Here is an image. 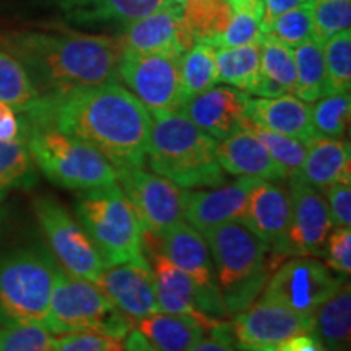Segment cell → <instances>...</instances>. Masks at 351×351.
<instances>
[{
  "label": "cell",
  "instance_id": "8992f818",
  "mask_svg": "<svg viewBox=\"0 0 351 351\" xmlns=\"http://www.w3.org/2000/svg\"><path fill=\"white\" fill-rule=\"evenodd\" d=\"M21 127L34 165L57 186L83 192L117 182L114 165L90 143L51 127Z\"/></svg>",
  "mask_w": 351,
  "mask_h": 351
},
{
  "label": "cell",
  "instance_id": "30bf717a",
  "mask_svg": "<svg viewBox=\"0 0 351 351\" xmlns=\"http://www.w3.org/2000/svg\"><path fill=\"white\" fill-rule=\"evenodd\" d=\"M181 54H138L122 51L117 77L153 112L181 111L186 103Z\"/></svg>",
  "mask_w": 351,
  "mask_h": 351
},
{
  "label": "cell",
  "instance_id": "e0dca14e",
  "mask_svg": "<svg viewBox=\"0 0 351 351\" xmlns=\"http://www.w3.org/2000/svg\"><path fill=\"white\" fill-rule=\"evenodd\" d=\"M122 49L138 54H181L195 44L184 13L161 5L150 15L127 25L119 36Z\"/></svg>",
  "mask_w": 351,
  "mask_h": 351
},
{
  "label": "cell",
  "instance_id": "ba28073f",
  "mask_svg": "<svg viewBox=\"0 0 351 351\" xmlns=\"http://www.w3.org/2000/svg\"><path fill=\"white\" fill-rule=\"evenodd\" d=\"M57 265L39 247L19 249L0 261V326L43 324L49 311Z\"/></svg>",
  "mask_w": 351,
  "mask_h": 351
},
{
  "label": "cell",
  "instance_id": "681fc988",
  "mask_svg": "<svg viewBox=\"0 0 351 351\" xmlns=\"http://www.w3.org/2000/svg\"><path fill=\"white\" fill-rule=\"evenodd\" d=\"M192 2H208V0H192Z\"/></svg>",
  "mask_w": 351,
  "mask_h": 351
},
{
  "label": "cell",
  "instance_id": "5b68a950",
  "mask_svg": "<svg viewBox=\"0 0 351 351\" xmlns=\"http://www.w3.org/2000/svg\"><path fill=\"white\" fill-rule=\"evenodd\" d=\"M75 215L106 265L147 262L143 226L117 182L83 191L77 199Z\"/></svg>",
  "mask_w": 351,
  "mask_h": 351
},
{
  "label": "cell",
  "instance_id": "4dcf8cb0",
  "mask_svg": "<svg viewBox=\"0 0 351 351\" xmlns=\"http://www.w3.org/2000/svg\"><path fill=\"white\" fill-rule=\"evenodd\" d=\"M0 101L26 114L36 106L39 93L19 59L0 51Z\"/></svg>",
  "mask_w": 351,
  "mask_h": 351
},
{
  "label": "cell",
  "instance_id": "7dc6e473",
  "mask_svg": "<svg viewBox=\"0 0 351 351\" xmlns=\"http://www.w3.org/2000/svg\"><path fill=\"white\" fill-rule=\"evenodd\" d=\"M189 351H236L234 346H231L226 341L217 339V337L210 335L208 339L202 337L197 343L192 346Z\"/></svg>",
  "mask_w": 351,
  "mask_h": 351
},
{
  "label": "cell",
  "instance_id": "b9f144b4",
  "mask_svg": "<svg viewBox=\"0 0 351 351\" xmlns=\"http://www.w3.org/2000/svg\"><path fill=\"white\" fill-rule=\"evenodd\" d=\"M324 257L327 258V265L337 274H351V230L350 228H337L328 234Z\"/></svg>",
  "mask_w": 351,
  "mask_h": 351
},
{
  "label": "cell",
  "instance_id": "c3c4849f",
  "mask_svg": "<svg viewBox=\"0 0 351 351\" xmlns=\"http://www.w3.org/2000/svg\"><path fill=\"white\" fill-rule=\"evenodd\" d=\"M187 0H163V7L173 8V10H178L184 13V8H186Z\"/></svg>",
  "mask_w": 351,
  "mask_h": 351
},
{
  "label": "cell",
  "instance_id": "6da1fadb",
  "mask_svg": "<svg viewBox=\"0 0 351 351\" xmlns=\"http://www.w3.org/2000/svg\"><path fill=\"white\" fill-rule=\"evenodd\" d=\"M21 124L51 127L80 138L103 153L114 168L147 165L152 114L117 82L39 96Z\"/></svg>",
  "mask_w": 351,
  "mask_h": 351
},
{
  "label": "cell",
  "instance_id": "d4e9b609",
  "mask_svg": "<svg viewBox=\"0 0 351 351\" xmlns=\"http://www.w3.org/2000/svg\"><path fill=\"white\" fill-rule=\"evenodd\" d=\"M163 5V0H67L65 10L77 23L130 25Z\"/></svg>",
  "mask_w": 351,
  "mask_h": 351
},
{
  "label": "cell",
  "instance_id": "277c9868",
  "mask_svg": "<svg viewBox=\"0 0 351 351\" xmlns=\"http://www.w3.org/2000/svg\"><path fill=\"white\" fill-rule=\"evenodd\" d=\"M215 276L228 315L247 309L283 258L269 251L241 221H230L204 232Z\"/></svg>",
  "mask_w": 351,
  "mask_h": 351
},
{
  "label": "cell",
  "instance_id": "74e56055",
  "mask_svg": "<svg viewBox=\"0 0 351 351\" xmlns=\"http://www.w3.org/2000/svg\"><path fill=\"white\" fill-rule=\"evenodd\" d=\"M244 129H249L258 140H261V143L267 148V152L270 153L271 158H274L282 168L287 169L288 174L301 171L302 163H304L306 160V143H302L296 138L287 137V135L261 129V127L251 124L249 121H245Z\"/></svg>",
  "mask_w": 351,
  "mask_h": 351
},
{
  "label": "cell",
  "instance_id": "ab89813d",
  "mask_svg": "<svg viewBox=\"0 0 351 351\" xmlns=\"http://www.w3.org/2000/svg\"><path fill=\"white\" fill-rule=\"evenodd\" d=\"M54 337L43 324H20L2 328L0 351H52Z\"/></svg>",
  "mask_w": 351,
  "mask_h": 351
},
{
  "label": "cell",
  "instance_id": "d6986e66",
  "mask_svg": "<svg viewBox=\"0 0 351 351\" xmlns=\"http://www.w3.org/2000/svg\"><path fill=\"white\" fill-rule=\"evenodd\" d=\"M249 96L238 88L218 86L189 98L181 112L210 137L221 142L241 129L247 121Z\"/></svg>",
  "mask_w": 351,
  "mask_h": 351
},
{
  "label": "cell",
  "instance_id": "816d5d0a",
  "mask_svg": "<svg viewBox=\"0 0 351 351\" xmlns=\"http://www.w3.org/2000/svg\"><path fill=\"white\" fill-rule=\"evenodd\" d=\"M311 2H313V0H311Z\"/></svg>",
  "mask_w": 351,
  "mask_h": 351
},
{
  "label": "cell",
  "instance_id": "f1b7e54d",
  "mask_svg": "<svg viewBox=\"0 0 351 351\" xmlns=\"http://www.w3.org/2000/svg\"><path fill=\"white\" fill-rule=\"evenodd\" d=\"M218 67V82L238 88L249 95L261 75V43L238 47L215 49Z\"/></svg>",
  "mask_w": 351,
  "mask_h": 351
},
{
  "label": "cell",
  "instance_id": "ac0fdd59",
  "mask_svg": "<svg viewBox=\"0 0 351 351\" xmlns=\"http://www.w3.org/2000/svg\"><path fill=\"white\" fill-rule=\"evenodd\" d=\"M96 285L127 317L137 320L160 313L155 280L150 263H116L106 265Z\"/></svg>",
  "mask_w": 351,
  "mask_h": 351
},
{
  "label": "cell",
  "instance_id": "484cf974",
  "mask_svg": "<svg viewBox=\"0 0 351 351\" xmlns=\"http://www.w3.org/2000/svg\"><path fill=\"white\" fill-rule=\"evenodd\" d=\"M313 333L327 351H350L351 288L343 280L339 288L314 313Z\"/></svg>",
  "mask_w": 351,
  "mask_h": 351
},
{
  "label": "cell",
  "instance_id": "9c48e42d",
  "mask_svg": "<svg viewBox=\"0 0 351 351\" xmlns=\"http://www.w3.org/2000/svg\"><path fill=\"white\" fill-rule=\"evenodd\" d=\"M313 328L314 317L261 296L247 309L234 314L230 324L219 322L212 335L243 351H275L282 341Z\"/></svg>",
  "mask_w": 351,
  "mask_h": 351
},
{
  "label": "cell",
  "instance_id": "60d3db41",
  "mask_svg": "<svg viewBox=\"0 0 351 351\" xmlns=\"http://www.w3.org/2000/svg\"><path fill=\"white\" fill-rule=\"evenodd\" d=\"M52 351H124V340L95 332L64 333L59 339H54Z\"/></svg>",
  "mask_w": 351,
  "mask_h": 351
},
{
  "label": "cell",
  "instance_id": "44dd1931",
  "mask_svg": "<svg viewBox=\"0 0 351 351\" xmlns=\"http://www.w3.org/2000/svg\"><path fill=\"white\" fill-rule=\"evenodd\" d=\"M257 181L261 179L243 176L230 186L212 191H184V219L202 234L225 223L241 221Z\"/></svg>",
  "mask_w": 351,
  "mask_h": 351
},
{
  "label": "cell",
  "instance_id": "f907efd6",
  "mask_svg": "<svg viewBox=\"0 0 351 351\" xmlns=\"http://www.w3.org/2000/svg\"><path fill=\"white\" fill-rule=\"evenodd\" d=\"M0 339H2V328H0Z\"/></svg>",
  "mask_w": 351,
  "mask_h": 351
},
{
  "label": "cell",
  "instance_id": "7c38bea8",
  "mask_svg": "<svg viewBox=\"0 0 351 351\" xmlns=\"http://www.w3.org/2000/svg\"><path fill=\"white\" fill-rule=\"evenodd\" d=\"M343 280V275H333L330 267L317 257L296 256L276 267L261 296L314 317L317 307Z\"/></svg>",
  "mask_w": 351,
  "mask_h": 351
},
{
  "label": "cell",
  "instance_id": "bcb514c9",
  "mask_svg": "<svg viewBox=\"0 0 351 351\" xmlns=\"http://www.w3.org/2000/svg\"><path fill=\"white\" fill-rule=\"evenodd\" d=\"M124 351H158L150 341L140 333L137 328H132L124 339Z\"/></svg>",
  "mask_w": 351,
  "mask_h": 351
},
{
  "label": "cell",
  "instance_id": "f546056e",
  "mask_svg": "<svg viewBox=\"0 0 351 351\" xmlns=\"http://www.w3.org/2000/svg\"><path fill=\"white\" fill-rule=\"evenodd\" d=\"M231 7L230 23L219 36L207 43L215 49L238 47L261 43L262 39V0H226Z\"/></svg>",
  "mask_w": 351,
  "mask_h": 351
},
{
  "label": "cell",
  "instance_id": "8fae6325",
  "mask_svg": "<svg viewBox=\"0 0 351 351\" xmlns=\"http://www.w3.org/2000/svg\"><path fill=\"white\" fill-rule=\"evenodd\" d=\"M34 213L62 269L77 278L98 282L99 275L106 269V262L67 208L52 197H39L34 202Z\"/></svg>",
  "mask_w": 351,
  "mask_h": 351
},
{
  "label": "cell",
  "instance_id": "d590c367",
  "mask_svg": "<svg viewBox=\"0 0 351 351\" xmlns=\"http://www.w3.org/2000/svg\"><path fill=\"white\" fill-rule=\"evenodd\" d=\"M261 73L283 86L289 95L295 91L296 64L295 51L287 44L262 36L261 39Z\"/></svg>",
  "mask_w": 351,
  "mask_h": 351
},
{
  "label": "cell",
  "instance_id": "cb8c5ba5",
  "mask_svg": "<svg viewBox=\"0 0 351 351\" xmlns=\"http://www.w3.org/2000/svg\"><path fill=\"white\" fill-rule=\"evenodd\" d=\"M306 147V160L300 173L314 189L324 192L333 184L351 182L348 143L317 135Z\"/></svg>",
  "mask_w": 351,
  "mask_h": 351
},
{
  "label": "cell",
  "instance_id": "ee69618b",
  "mask_svg": "<svg viewBox=\"0 0 351 351\" xmlns=\"http://www.w3.org/2000/svg\"><path fill=\"white\" fill-rule=\"evenodd\" d=\"M263 2V15H262V32L269 26L271 21H275L283 13H287L293 8L309 3L311 0H262Z\"/></svg>",
  "mask_w": 351,
  "mask_h": 351
},
{
  "label": "cell",
  "instance_id": "f35d334b",
  "mask_svg": "<svg viewBox=\"0 0 351 351\" xmlns=\"http://www.w3.org/2000/svg\"><path fill=\"white\" fill-rule=\"evenodd\" d=\"M314 41L324 44L333 34L350 29L351 0H313Z\"/></svg>",
  "mask_w": 351,
  "mask_h": 351
},
{
  "label": "cell",
  "instance_id": "9a60e30c",
  "mask_svg": "<svg viewBox=\"0 0 351 351\" xmlns=\"http://www.w3.org/2000/svg\"><path fill=\"white\" fill-rule=\"evenodd\" d=\"M289 179V223L287 256L324 257L333 223L324 195L302 178L300 171Z\"/></svg>",
  "mask_w": 351,
  "mask_h": 351
},
{
  "label": "cell",
  "instance_id": "603a6c76",
  "mask_svg": "<svg viewBox=\"0 0 351 351\" xmlns=\"http://www.w3.org/2000/svg\"><path fill=\"white\" fill-rule=\"evenodd\" d=\"M247 121L275 134L287 135L302 143L317 137L313 127V106L291 95L278 98H249Z\"/></svg>",
  "mask_w": 351,
  "mask_h": 351
},
{
  "label": "cell",
  "instance_id": "ffe728a7",
  "mask_svg": "<svg viewBox=\"0 0 351 351\" xmlns=\"http://www.w3.org/2000/svg\"><path fill=\"white\" fill-rule=\"evenodd\" d=\"M241 223L251 230L269 251L287 257V232L289 223L288 189L271 181H257L249 194Z\"/></svg>",
  "mask_w": 351,
  "mask_h": 351
},
{
  "label": "cell",
  "instance_id": "52a82bcc",
  "mask_svg": "<svg viewBox=\"0 0 351 351\" xmlns=\"http://www.w3.org/2000/svg\"><path fill=\"white\" fill-rule=\"evenodd\" d=\"M43 326L52 335L95 332L124 340L135 324L114 306L98 285L72 276L59 267Z\"/></svg>",
  "mask_w": 351,
  "mask_h": 351
},
{
  "label": "cell",
  "instance_id": "1f68e13d",
  "mask_svg": "<svg viewBox=\"0 0 351 351\" xmlns=\"http://www.w3.org/2000/svg\"><path fill=\"white\" fill-rule=\"evenodd\" d=\"M182 91L186 101L204 93L218 83L215 47L207 43H195L181 59Z\"/></svg>",
  "mask_w": 351,
  "mask_h": 351
},
{
  "label": "cell",
  "instance_id": "2e32d148",
  "mask_svg": "<svg viewBox=\"0 0 351 351\" xmlns=\"http://www.w3.org/2000/svg\"><path fill=\"white\" fill-rule=\"evenodd\" d=\"M143 254L147 252V261L155 280L156 301L160 313L187 315L195 319L205 330L210 332L219 324V319H213L202 313L200 293L191 276L176 267L158 247V236L143 230L142 236Z\"/></svg>",
  "mask_w": 351,
  "mask_h": 351
},
{
  "label": "cell",
  "instance_id": "8d00e7d4",
  "mask_svg": "<svg viewBox=\"0 0 351 351\" xmlns=\"http://www.w3.org/2000/svg\"><path fill=\"white\" fill-rule=\"evenodd\" d=\"M262 36L271 38L289 47H296L314 39L311 2L283 13L263 29Z\"/></svg>",
  "mask_w": 351,
  "mask_h": 351
},
{
  "label": "cell",
  "instance_id": "e575fe53",
  "mask_svg": "<svg viewBox=\"0 0 351 351\" xmlns=\"http://www.w3.org/2000/svg\"><path fill=\"white\" fill-rule=\"evenodd\" d=\"M351 112L350 93L327 95L313 106V127L319 137L341 140L348 129Z\"/></svg>",
  "mask_w": 351,
  "mask_h": 351
},
{
  "label": "cell",
  "instance_id": "4316f807",
  "mask_svg": "<svg viewBox=\"0 0 351 351\" xmlns=\"http://www.w3.org/2000/svg\"><path fill=\"white\" fill-rule=\"evenodd\" d=\"M135 328L158 351H189L207 333L195 319L166 313L137 320Z\"/></svg>",
  "mask_w": 351,
  "mask_h": 351
},
{
  "label": "cell",
  "instance_id": "7402d4cb",
  "mask_svg": "<svg viewBox=\"0 0 351 351\" xmlns=\"http://www.w3.org/2000/svg\"><path fill=\"white\" fill-rule=\"evenodd\" d=\"M217 160L221 169L239 178L280 182L288 179L282 168L249 129H241L217 145Z\"/></svg>",
  "mask_w": 351,
  "mask_h": 351
},
{
  "label": "cell",
  "instance_id": "836d02e7",
  "mask_svg": "<svg viewBox=\"0 0 351 351\" xmlns=\"http://www.w3.org/2000/svg\"><path fill=\"white\" fill-rule=\"evenodd\" d=\"M330 95L350 93L351 88V32L333 34L322 44Z\"/></svg>",
  "mask_w": 351,
  "mask_h": 351
},
{
  "label": "cell",
  "instance_id": "83f0119b",
  "mask_svg": "<svg viewBox=\"0 0 351 351\" xmlns=\"http://www.w3.org/2000/svg\"><path fill=\"white\" fill-rule=\"evenodd\" d=\"M295 64L296 83L293 93L296 95V98L304 103H315L324 96L330 95L322 44L311 39L296 46Z\"/></svg>",
  "mask_w": 351,
  "mask_h": 351
},
{
  "label": "cell",
  "instance_id": "4fadbf2b",
  "mask_svg": "<svg viewBox=\"0 0 351 351\" xmlns=\"http://www.w3.org/2000/svg\"><path fill=\"white\" fill-rule=\"evenodd\" d=\"M116 174L145 231L161 236L184 221V191L169 179L137 166L116 168Z\"/></svg>",
  "mask_w": 351,
  "mask_h": 351
},
{
  "label": "cell",
  "instance_id": "7bdbcfd3",
  "mask_svg": "<svg viewBox=\"0 0 351 351\" xmlns=\"http://www.w3.org/2000/svg\"><path fill=\"white\" fill-rule=\"evenodd\" d=\"M333 226L351 228V182L333 184L324 191Z\"/></svg>",
  "mask_w": 351,
  "mask_h": 351
},
{
  "label": "cell",
  "instance_id": "f6af8a7d",
  "mask_svg": "<svg viewBox=\"0 0 351 351\" xmlns=\"http://www.w3.org/2000/svg\"><path fill=\"white\" fill-rule=\"evenodd\" d=\"M275 351H327L313 332L300 333L276 346Z\"/></svg>",
  "mask_w": 351,
  "mask_h": 351
},
{
  "label": "cell",
  "instance_id": "d6a6232c",
  "mask_svg": "<svg viewBox=\"0 0 351 351\" xmlns=\"http://www.w3.org/2000/svg\"><path fill=\"white\" fill-rule=\"evenodd\" d=\"M34 182V161L25 138L0 142V199L15 189L32 187Z\"/></svg>",
  "mask_w": 351,
  "mask_h": 351
},
{
  "label": "cell",
  "instance_id": "7a4b0ae2",
  "mask_svg": "<svg viewBox=\"0 0 351 351\" xmlns=\"http://www.w3.org/2000/svg\"><path fill=\"white\" fill-rule=\"evenodd\" d=\"M5 46L20 60L39 96H59L78 88L119 80V38L78 32L19 33Z\"/></svg>",
  "mask_w": 351,
  "mask_h": 351
},
{
  "label": "cell",
  "instance_id": "5bb4252c",
  "mask_svg": "<svg viewBox=\"0 0 351 351\" xmlns=\"http://www.w3.org/2000/svg\"><path fill=\"white\" fill-rule=\"evenodd\" d=\"M158 247L195 283L200 293L202 313L213 319L226 317V307L219 293L212 256L204 234L181 221L165 234L158 236Z\"/></svg>",
  "mask_w": 351,
  "mask_h": 351
},
{
  "label": "cell",
  "instance_id": "3957f363",
  "mask_svg": "<svg viewBox=\"0 0 351 351\" xmlns=\"http://www.w3.org/2000/svg\"><path fill=\"white\" fill-rule=\"evenodd\" d=\"M217 145L181 111L152 114L148 166L181 189L217 187L225 182Z\"/></svg>",
  "mask_w": 351,
  "mask_h": 351
}]
</instances>
